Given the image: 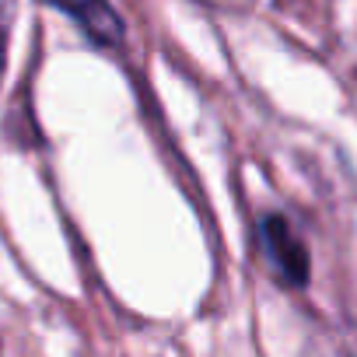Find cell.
Instances as JSON below:
<instances>
[{
	"label": "cell",
	"mask_w": 357,
	"mask_h": 357,
	"mask_svg": "<svg viewBox=\"0 0 357 357\" xmlns=\"http://www.w3.org/2000/svg\"><path fill=\"white\" fill-rule=\"evenodd\" d=\"M263 238H266L270 259H273V266L280 270L284 284H291V287L308 284V270H312L308 249H305V242L294 235V228H291L280 214H270V218L263 221Z\"/></svg>",
	"instance_id": "1"
},
{
	"label": "cell",
	"mask_w": 357,
	"mask_h": 357,
	"mask_svg": "<svg viewBox=\"0 0 357 357\" xmlns=\"http://www.w3.org/2000/svg\"><path fill=\"white\" fill-rule=\"evenodd\" d=\"M50 4L67 11L88 32V39H95L98 46H119L126 36L119 15L109 8V0H50Z\"/></svg>",
	"instance_id": "2"
},
{
	"label": "cell",
	"mask_w": 357,
	"mask_h": 357,
	"mask_svg": "<svg viewBox=\"0 0 357 357\" xmlns=\"http://www.w3.org/2000/svg\"><path fill=\"white\" fill-rule=\"evenodd\" d=\"M4 67H8V25L0 15V77H4Z\"/></svg>",
	"instance_id": "3"
}]
</instances>
